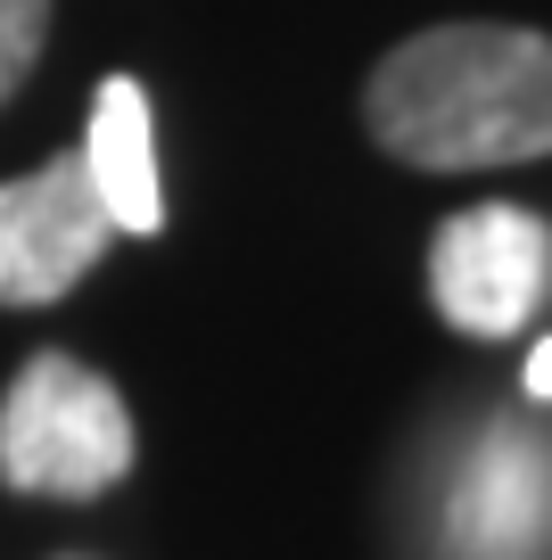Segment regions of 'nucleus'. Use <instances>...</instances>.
Here are the masks:
<instances>
[{"instance_id":"f257e3e1","label":"nucleus","mask_w":552,"mask_h":560,"mask_svg":"<svg viewBox=\"0 0 552 560\" xmlns=\"http://www.w3.org/2000/svg\"><path fill=\"white\" fill-rule=\"evenodd\" d=\"M363 124L413 174H486L552 158V34L536 25H429L363 83Z\"/></svg>"},{"instance_id":"f03ea898","label":"nucleus","mask_w":552,"mask_h":560,"mask_svg":"<svg viewBox=\"0 0 552 560\" xmlns=\"http://www.w3.org/2000/svg\"><path fill=\"white\" fill-rule=\"evenodd\" d=\"M133 470V412L74 354H25L0 396V487L18 494H107Z\"/></svg>"},{"instance_id":"7ed1b4c3","label":"nucleus","mask_w":552,"mask_h":560,"mask_svg":"<svg viewBox=\"0 0 552 560\" xmlns=\"http://www.w3.org/2000/svg\"><path fill=\"white\" fill-rule=\"evenodd\" d=\"M429 298L453 330L511 338L552 298V223L528 207H470L429 247Z\"/></svg>"},{"instance_id":"20e7f679","label":"nucleus","mask_w":552,"mask_h":560,"mask_svg":"<svg viewBox=\"0 0 552 560\" xmlns=\"http://www.w3.org/2000/svg\"><path fill=\"white\" fill-rule=\"evenodd\" d=\"M116 223L91 198L83 158H50L34 174L0 182V305H58L91 264L107 256Z\"/></svg>"},{"instance_id":"39448f33","label":"nucleus","mask_w":552,"mask_h":560,"mask_svg":"<svg viewBox=\"0 0 552 560\" xmlns=\"http://www.w3.org/2000/svg\"><path fill=\"white\" fill-rule=\"evenodd\" d=\"M453 560H544L552 544V445L528 429H486L446 503Z\"/></svg>"},{"instance_id":"423d86ee","label":"nucleus","mask_w":552,"mask_h":560,"mask_svg":"<svg viewBox=\"0 0 552 560\" xmlns=\"http://www.w3.org/2000/svg\"><path fill=\"white\" fill-rule=\"evenodd\" d=\"M83 174L100 214L116 223V240H157L165 231V182H157V124H149V91L133 74H107L91 100V132H83Z\"/></svg>"},{"instance_id":"0eeeda50","label":"nucleus","mask_w":552,"mask_h":560,"mask_svg":"<svg viewBox=\"0 0 552 560\" xmlns=\"http://www.w3.org/2000/svg\"><path fill=\"white\" fill-rule=\"evenodd\" d=\"M42 42H50V0H0V107L42 67Z\"/></svg>"},{"instance_id":"6e6552de","label":"nucleus","mask_w":552,"mask_h":560,"mask_svg":"<svg viewBox=\"0 0 552 560\" xmlns=\"http://www.w3.org/2000/svg\"><path fill=\"white\" fill-rule=\"evenodd\" d=\"M528 396H536V404H552V338L528 354Z\"/></svg>"}]
</instances>
